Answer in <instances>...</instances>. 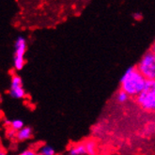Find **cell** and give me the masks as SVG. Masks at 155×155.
I'll return each instance as SVG.
<instances>
[{
  "label": "cell",
  "instance_id": "1",
  "mask_svg": "<svg viewBox=\"0 0 155 155\" xmlns=\"http://www.w3.org/2000/svg\"><path fill=\"white\" fill-rule=\"evenodd\" d=\"M146 80L136 67L128 68L120 78V88L129 97H137L143 90Z\"/></svg>",
  "mask_w": 155,
  "mask_h": 155
},
{
  "label": "cell",
  "instance_id": "2",
  "mask_svg": "<svg viewBox=\"0 0 155 155\" xmlns=\"http://www.w3.org/2000/svg\"><path fill=\"white\" fill-rule=\"evenodd\" d=\"M136 102L146 111H155V81H147Z\"/></svg>",
  "mask_w": 155,
  "mask_h": 155
},
{
  "label": "cell",
  "instance_id": "3",
  "mask_svg": "<svg viewBox=\"0 0 155 155\" xmlns=\"http://www.w3.org/2000/svg\"><path fill=\"white\" fill-rule=\"evenodd\" d=\"M136 69L147 81H155V54L149 51L140 58Z\"/></svg>",
  "mask_w": 155,
  "mask_h": 155
},
{
  "label": "cell",
  "instance_id": "4",
  "mask_svg": "<svg viewBox=\"0 0 155 155\" xmlns=\"http://www.w3.org/2000/svg\"><path fill=\"white\" fill-rule=\"evenodd\" d=\"M27 49L26 40L23 36H19L14 43L13 53V67L17 71H21L25 66V54Z\"/></svg>",
  "mask_w": 155,
  "mask_h": 155
},
{
  "label": "cell",
  "instance_id": "5",
  "mask_svg": "<svg viewBox=\"0 0 155 155\" xmlns=\"http://www.w3.org/2000/svg\"><path fill=\"white\" fill-rule=\"evenodd\" d=\"M8 93H10L12 98L16 100L23 99L25 96V91L23 86V80L19 75L14 74L12 77Z\"/></svg>",
  "mask_w": 155,
  "mask_h": 155
},
{
  "label": "cell",
  "instance_id": "6",
  "mask_svg": "<svg viewBox=\"0 0 155 155\" xmlns=\"http://www.w3.org/2000/svg\"><path fill=\"white\" fill-rule=\"evenodd\" d=\"M33 134V131L29 126H25L23 129L16 133V138L18 141H25L31 138Z\"/></svg>",
  "mask_w": 155,
  "mask_h": 155
},
{
  "label": "cell",
  "instance_id": "7",
  "mask_svg": "<svg viewBox=\"0 0 155 155\" xmlns=\"http://www.w3.org/2000/svg\"><path fill=\"white\" fill-rule=\"evenodd\" d=\"M87 154L85 144L74 145L69 150V155H85Z\"/></svg>",
  "mask_w": 155,
  "mask_h": 155
},
{
  "label": "cell",
  "instance_id": "8",
  "mask_svg": "<svg viewBox=\"0 0 155 155\" xmlns=\"http://www.w3.org/2000/svg\"><path fill=\"white\" fill-rule=\"evenodd\" d=\"M85 147H86V150H87V155H95L96 151H97V145L96 142L92 139H89L87 141H86L85 143Z\"/></svg>",
  "mask_w": 155,
  "mask_h": 155
},
{
  "label": "cell",
  "instance_id": "9",
  "mask_svg": "<svg viewBox=\"0 0 155 155\" xmlns=\"http://www.w3.org/2000/svg\"><path fill=\"white\" fill-rule=\"evenodd\" d=\"M38 152L41 155H56V151H54V148L51 147L50 145H42V146H41Z\"/></svg>",
  "mask_w": 155,
  "mask_h": 155
},
{
  "label": "cell",
  "instance_id": "10",
  "mask_svg": "<svg viewBox=\"0 0 155 155\" xmlns=\"http://www.w3.org/2000/svg\"><path fill=\"white\" fill-rule=\"evenodd\" d=\"M11 129L15 131V132H18L20 131L21 129H23L25 127V123L22 120H19V118H16V120H12L11 122Z\"/></svg>",
  "mask_w": 155,
  "mask_h": 155
},
{
  "label": "cell",
  "instance_id": "11",
  "mask_svg": "<svg viewBox=\"0 0 155 155\" xmlns=\"http://www.w3.org/2000/svg\"><path fill=\"white\" fill-rule=\"evenodd\" d=\"M129 99V95L125 93L124 91H122L120 89V91H118L117 94V101L120 103V104H124L126 103L127 101H128Z\"/></svg>",
  "mask_w": 155,
  "mask_h": 155
},
{
  "label": "cell",
  "instance_id": "12",
  "mask_svg": "<svg viewBox=\"0 0 155 155\" xmlns=\"http://www.w3.org/2000/svg\"><path fill=\"white\" fill-rule=\"evenodd\" d=\"M17 155H41L38 151H36L32 149H27V150H23L22 152H20L19 154Z\"/></svg>",
  "mask_w": 155,
  "mask_h": 155
},
{
  "label": "cell",
  "instance_id": "13",
  "mask_svg": "<svg viewBox=\"0 0 155 155\" xmlns=\"http://www.w3.org/2000/svg\"><path fill=\"white\" fill-rule=\"evenodd\" d=\"M133 17L134 18V20L139 21V20L141 19V18H142V14H141L140 12H135V13H134Z\"/></svg>",
  "mask_w": 155,
  "mask_h": 155
},
{
  "label": "cell",
  "instance_id": "14",
  "mask_svg": "<svg viewBox=\"0 0 155 155\" xmlns=\"http://www.w3.org/2000/svg\"><path fill=\"white\" fill-rule=\"evenodd\" d=\"M154 54H155V42H154V44L152 45V47H151V50H150Z\"/></svg>",
  "mask_w": 155,
  "mask_h": 155
},
{
  "label": "cell",
  "instance_id": "15",
  "mask_svg": "<svg viewBox=\"0 0 155 155\" xmlns=\"http://www.w3.org/2000/svg\"><path fill=\"white\" fill-rule=\"evenodd\" d=\"M0 155H8L6 152H4V151H1V153H0Z\"/></svg>",
  "mask_w": 155,
  "mask_h": 155
}]
</instances>
